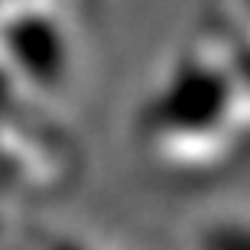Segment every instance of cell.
<instances>
[{
  "mask_svg": "<svg viewBox=\"0 0 250 250\" xmlns=\"http://www.w3.org/2000/svg\"><path fill=\"white\" fill-rule=\"evenodd\" d=\"M137 140L169 172H218L250 146V56L221 26L172 52L137 114Z\"/></svg>",
  "mask_w": 250,
  "mask_h": 250,
  "instance_id": "cell-1",
  "label": "cell"
},
{
  "mask_svg": "<svg viewBox=\"0 0 250 250\" xmlns=\"http://www.w3.org/2000/svg\"><path fill=\"white\" fill-rule=\"evenodd\" d=\"M82 149L52 104L29 98L0 101V202L23 205L52 198L72 186Z\"/></svg>",
  "mask_w": 250,
  "mask_h": 250,
  "instance_id": "cell-2",
  "label": "cell"
},
{
  "mask_svg": "<svg viewBox=\"0 0 250 250\" xmlns=\"http://www.w3.org/2000/svg\"><path fill=\"white\" fill-rule=\"evenodd\" d=\"M192 250H250V211L221 208L192 228Z\"/></svg>",
  "mask_w": 250,
  "mask_h": 250,
  "instance_id": "cell-3",
  "label": "cell"
},
{
  "mask_svg": "<svg viewBox=\"0 0 250 250\" xmlns=\"http://www.w3.org/2000/svg\"><path fill=\"white\" fill-rule=\"evenodd\" d=\"M0 250H39V234L29 237L26 228H17V224L0 214Z\"/></svg>",
  "mask_w": 250,
  "mask_h": 250,
  "instance_id": "cell-4",
  "label": "cell"
},
{
  "mask_svg": "<svg viewBox=\"0 0 250 250\" xmlns=\"http://www.w3.org/2000/svg\"><path fill=\"white\" fill-rule=\"evenodd\" d=\"M39 250H98V247H91L82 237H49V234H39Z\"/></svg>",
  "mask_w": 250,
  "mask_h": 250,
  "instance_id": "cell-5",
  "label": "cell"
}]
</instances>
